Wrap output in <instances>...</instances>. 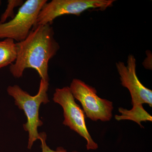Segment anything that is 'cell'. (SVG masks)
Returning a JSON list of instances; mask_svg holds the SVG:
<instances>
[{
  "instance_id": "10",
  "label": "cell",
  "mask_w": 152,
  "mask_h": 152,
  "mask_svg": "<svg viewBox=\"0 0 152 152\" xmlns=\"http://www.w3.org/2000/svg\"><path fill=\"white\" fill-rule=\"evenodd\" d=\"M7 5L4 12L1 17L0 23H4L9 18L12 19L15 16L14 10L18 6H21L24 3L22 0H8Z\"/></svg>"
},
{
  "instance_id": "3",
  "label": "cell",
  "mask_w": 152,
  "mask_h": 152,
  "mask_svg": "<svg viewBox=\"0 0 152 152\" xmlns=\"http://www.w3.org/2000/svg\"><path fill=\"white\" fill-rule=\"evenodd\" d=\"M114 0H53L47 2L41 9L35 27L52 25L55 19L61 16L74 15L79 16L90 9L104 11L111 7Z\"/></svg>"
},
{
  "instance_id": "1",
  "label": "cell",
  "mask_w": 152,
  "mask_h": 152,
  "mask_svg": "<svg viewBox=\"0 0 152 152\" xmlns=\"http://www.w3.org/2000/svg\"><path fill=\"white\" fill-rule=\"evenodd\" d=\"M51 25L33 28L25 39L16 43L17 59L10 67L14 77H21L26 69L31 68L37 71L42 80L49 82V62L60 49Z\"/></svg>"
},
{
  "instance_id": "7",
  "label": "cell",
  "mask_w": 152,
  "mask_h": 152,
  "mask_svg": "<svg viewBox=\"0 0 152 152\" xmlns=\"http://www.w3.org/2000/svg\"><path fill=\"white\" fill-rule=\"evenodd\" d=\"M121 83L129 90L133 108L143 107V104L152 107V91L142 84L136 73V60L133 55L128 57L127 64L121 61L116 63Z\"/></svg>"
},
{
  "instance_id": "5",
  "label": "cell",
  "mask_w": 152,
  "mask_h": 152,
  "mask_svg": "<svg viewBox=\"0 0 152 152\" xmlns=\"http://www.w3.org/2000/svg\"><path fill=\"white\" fill-rule=\"evenodd\" d=\"M53 100L62 107L64 118L63 124L69 127L71 130L86 139L87 150L97 149L98 144L92 138L87 129L84 112L76 103L69 87L56 89Z\"/></svg>"
},
{
  "instance_id": "9",
  "label": "cell",
  "mask_w": 152,
  "mask_h": 152,
  "mask_svg": "<svg viewBox=\"0 0 152 152\" xmlns=\"http://www.w3.org/2000/svg\"><path fill=\"white\" fill-rule=\"evenodd\" d=\"M118 111L121 114V115H115V119L118 121L130 120L137 123L141 128H144L141 124L142 122L152 121V116L143 107L141 108H132L130 110L120 107Z\"/></svg>"
},
{
  "instance_id": "11",
  "label": "cell",
  "mask_w": 152,
  "mask_h": 152,
  "mask_svg": "<svg viewBox=\"0 0 152 152\" xmlns=\"http://www.w3.org/2000/svg\"><path fill=\"white\" fill-rule=\"evenodd\" d=\"M39 140L41 141V148H42V152H68L64 148L61 147L57 148L56 151L51 149L46 143V134L43 132L39 133ZM72 152H79L77 151H74Z\"/></svg>"
},
{
  "instance_id": "8",
  "label": "cell",
  "mask_w": 152,
  "mask_h": 152,
  "mask_svg": "<svg viewBox=\"0 0 152 152\" xmlns=\"http://www.w3.org/2000/svg\"><path fill=\"white\" fill-rule=\"evenodd\" d=\"M17 58L16 43L12 39L0 41V69L12 64Z\"/></svg>"
},
{
  "instance_id": "2",
  "label": "cell",
  "mask_w": 152,
  "mask_h": 152,
  "mask_svg": "<svg viewBox=\"0 0 152 152\" xmlns=\"http://www.w3.org/2000/svg\"><path fill=\"white\" fill-rule=\"evenodd\" d=\"M49 86V82L41 79L39 91L34 96H31L18 85L9 86L7 88L8 94L15 99V104L24 112L27 118L23 127L28 133V149H31L34 143L39 137L38 128L43 123L39 118V110L41 104H47L50 102L47 93Z\"/></svg>"
},
{
  "instance_id": "4",
  "label": "cell",
  "mask_w": 152,
  "mask_h": 152,
  "mask_svg": "<svg viewBox=\"0 0 152 152\" xmlns=\"http://www.w3.org/2000/svg\"><path fill=\"white\" fill-rule=\"evenodd\" d=\"M47 0H27L11 20L0 23V39H11L18 42L26 39L35 26L38 15Z\"/></svg>"
},
{
  "instance_id": "12",
  "label": "cell",
  "mask_w": 152,
  "mask_h": 152,
  "mask_svg": "<svg viewBox=\"0 0 152 152\" xmlns=\"http://www.w3.org/2000/svg\"><path fill=\"white\" fill-rule=\"evenodd\" d=\"M1 1H0V4H1Z\"/></svg>"
},
{
  "instance_id": "6",
  "label": "cell",
  "mask_w": 152,
  "mask_h": 152,
  "mask_svg": "<svg viewBox=\"0 0 152 152\" xmlns=\"http://www.w3.org/2000/svg\"><path fill=\"white\" fill-rule=\"evenodd\" d=\"M69 88L74 98L81 104L87 118L94 121H110L114 108L113 103L99 97L94 88L77 79L73 80Z\"/></svg>"
}]
</instances>
